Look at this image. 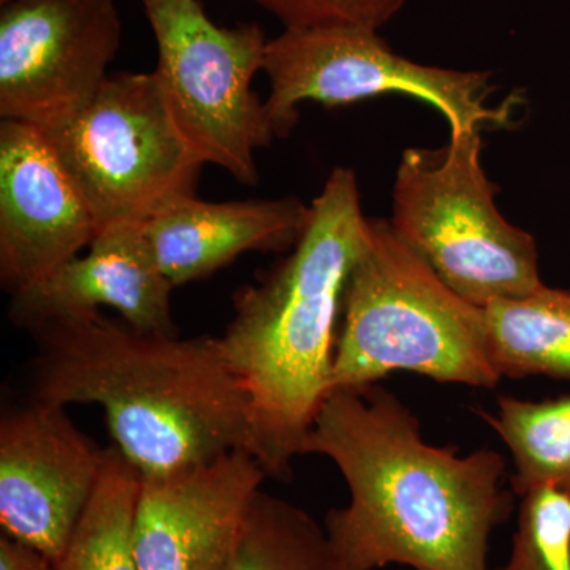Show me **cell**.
Masks as SVG:
<instances>
[{
	"instance_id": "obj_5",
	"label": "cell",
	"mask_w": 570,
	"mask_h": 570,
	"mask_svg": "<svg viewBox=\"0 0 570 570\" xmlns=\"http://www.w3.org/2000/svg\"><path fill=\"white\" fill-rule=\"evenodd\" d=\"M498 193L483 170L482 130L475 129L450 132L438 149H406L393 186L389 223L397 238L479 307L527 298L546 285L535 239L499 213Z\"/></svg>"
},
{
	"instance_id": "obj_9",
	"label": "cell",
	"mask_w": 570,
	"mask_h": 570,
	"mask_svg": "<svg viewBox=\"0 0 570 570\" xmlns=\"http://www.w3.org/2000/svg\"><path fill=\"white\" fill-rule=\"evenodd\" d=\"M122 43L116 0L0 3V116L32 126L77 111Z\"/></svg>"
},
{
	"instance_id": "obj_6",
	"label": "cell",
	"mask_w": 570,
	"mask_h": 570,
	"mask_svg": "<svg viewBox=\"0 0 570 570\" xmlns=\"http://www.w3.org/2000/svg\"><path fill=\"white\" fill-rule=\"evenodd\" d=\"M36 127L100 230L142 223L170 198L197 195L204 164L179 132L154 71L110 75L77 111Z\"/></svg>"
},
{
	"instance_id": "obj_10",
	"label": "cell",
	"mask_w": 570,
	"mask_h": 570,
	"mask_svg": "<svg viewBox=\"0 0 570 570\" xmlns=\"http://www.w3.org/2000/svg\"><path fill=\"white\" fill-rule=\"evenodd\" d=\"M99 449L66 407L32 400L0 420L2 534L59 561L102 475Z\"/></svg>"
},
{
	"instance_id": "obj_17",
	"label": "cell",
	"mask_w": 570,
	"mask_h": 570,
	"mask_svg": "<svg viewBox=\"0 0 570 570\" xmlns=\"http://www.w3.org/2000/svg\"><path fill=\"white\" fill-rule=\"evenodd\" d=\"M475 412L512 453L510 490L517 498L542 485L570 491V395L546 401L499 396L497 414Z\"/></svg>"
},
{
	"instance_id": "obj_11",
	"label": "cell",
	"mask_w": 570,
	"mask_h": 570,
	"mask_svg": "<svg viewBox=\"0 0 570 570\" xmlns=\"http://www.w3.org/2000/svg\"><path fill=\"white\" fill-rule=\"evenodd\" d=\"M265 478L243 449L141 478L134 528L138 569L227 570Z\"/></svg>"
},
{
	"instance_id": "obj_7",
	"label": "cell",
	"mask_w": 570,
	"mask_h": 570,
	"mask_svg": "<svg viewBox=\"0 0 570 570\" xmlns=\"http://www.w3.org/2000/svg\"><path fill=\"white\" fill-rule=\"evenodd\" d=\"M264 71L269 81L266 116L281 140L294 132L305 102L341 107L404 94L436 108L450 132L512 129L521 102L513 96L490 107V71L423 66L397 55L371 29H284L268 41Z\"/></svg>"
},
{
	"instance_id": "obj_14",
	"label": "cell",
	"mask_w": 570,
	"mask_h": 570,
	"mask_svg": "<svg viewBox=\"0 0 570 570\" xmlns=\"http://www.w3.org/2000/svg\"><path fill=\"white\" fill-rule=\"evenodd\" d=\"M309 217L296 197L205 202L179 195L141 223L157 265L175 287L212 276L246 253H288Z\"/></svg>"
},
{
	"instance_id": "obj_2",
	"label": "cell",
	"mask_w": 570,
	"mask_h": 570,
	"mask_svg": "<svg viewBox=\"0 0 570 570\" xmlns=\"http://www.w3.org/2000/svg\"><path fill=\"white\" fill-rule=\"evenodd\" d=\"M32 336V400L102 407L116 448L141 478L246 450L245 392L217 337L140 332L102 311Z\"/></svg>"
},
{
	"instance_id": "obj_4",
	"label": "cell",
	"mask_w": 570,
	"mask_h": 570,
	"mask_svg": "<svg viewBox=\"0 0 570 570\" xmlns=\"http://www.w3.org/2000/svg\"><path fill=\"white\" fill-rule=\"evenodd\" d=\"M396 371L480 389L502 379L490 360L485 309L450 291L387 220L370 219L344 291L332 393Z\"/></svg>"
},
{
	"instance_id": "obj_19",
	"label": "cell",
	"mask_w": 570,
	"mask_h": 570,
	"mask_svg": "<svg viewBox=\"0 0 570 570\" xmlns=\"http://www.w3.org/2000/svg\"><path fill=\"white\" fill-rule=\"evenodd\" d=\"M494 570H570V491L535 487L520 497L508 564Z\"/></svg>"
},
{
	"instance_id": "obj_16",
	"label": "cell",
	"mask_w": 570,
	"mask_h": 570,
	"mask_svg": "<svg viewBox=\"0 0 570 570\" xmlns=\"http://www.w3.org/2000/svg\"><path fill=\"white\" fill-rule=\"evenodd\" d=\"M141 475L116 445L107 449L99 485L56 562L58 570H140L135 557V510Z\"/></svg>"
},
{
	"instance_id": "obj_8",
	"label": "cell",
	"mask_w": 570,
	"mask_h": 570,
	"mask_svg": "<svg viewBox=\"0 0 570 570\" xmlns=\"http://www.w3.org/2000/svg\"><path fill=\"white\" fill-rule=\"evenodd\" d=\"M157 47L154 73L184 140L202 164L258 183L255 151L276 140L253 91L266 39L255 22L224 28L200 0H141Z\"/></svg>"
},
{
	"instance_id": "obj_13",
	"label": "cell",
	"mask_w": 570,
	"mask_h": 570,
	"mask_svg": "<svg viewBox=\"0 0 570 570\" xmlns=\"http://www.w3.org/2000/svg\"><path fill=\"white\" fill-rule=\"evenodd\" d=\"M175 288L157 265L141 223H116L97 234L88 253L11 295L9 317L32 333L105 306L140 332L178 335L171 314Z\"/></svg>"
},
{
	"instance_id": "obj_21",
	"label": "cell",
	"mask_w": 570,
	"mask_h": 570,
	"mask_svg": "<svg viewBox=\"0 0 570 570\" xmlns=\"http://www.w3.org/2000/svg\"><path fill=\"white\" fill-rule=\"evenodd\" d=\"M0 570H58L55 562L40 551L9 538L0 535Z\"/></svg>"
},
{
	"instance_id": "obj_12",
	"label": "cell",
	"mask_w": 570,
	"mask_h": 570,
	"mask_svg": "<svg viewBox=\"0 0 570 570\" xmlns=\"http://www.w3.org/2000/svg\"><path fill=\"white\" fill-rule=\"evenodd\" d=\"M91 208L36 126L0 124V281L10 295L91 246Z\"/></svg>"
},
{
	"instance_id": "obj_1",
	"label": "cell",
	"mask_w": 570,
	"mask_h": 570,
	"mask_svg": "<svg viewBox=\"0 0 570 570\" xmlns=\"http://www.w3.org/2000/svg\"><path fill=\"white\" fill-rule=\"evenodd\" d=\"M309 453L332 460L351 491L325 521L341 570H489L491 532L515 508L501 453L428 444L411 409L377 384L326 397Z\"/></svg>"
},
{
	"instance_id": "obj_15",
	"label": "cell",
	"mask_w": 570,
	"mask_h": 570,
	"mask_svg": "<svg viewBox=\"0 0 570 570\" xmlns=\"http://www.w3.org/2000/svg\"><path fill=\"white\" fill-rule=\"evenodd\" d=\"M485 309L490 360L499 376L570 379V288L543 285Z\"/></svg>"
},
{
	"instance_id": "obj_18",
	"label": "cell",
	"mask_w": 570,
	"mask_h": 570,
	"mask_svg": "<svg viewBox=\"0 0 570 570\" xmlns=\"http://www.w3.org/2000/svg\"><path fill=\"white\" fill-rule=\"evenodd\" d=\"M227 570H341L326 532L284 499L255 494Z\"/></svg>"
},
{
	"instance_id": "obj_22",
	"label": "cell",
	"mask_w": 570,
	"mask_h": 570,
	"mask_svg": "<svg viewBox=\"0 0 570 570\" xmlns=\"http://www.w3.org/2000/svg\"><path fill=\"white\" fill-rule=\"evenodd\" d=\"M7 2V0H0V3Z\"/></svg>"
},
{
	"instance_id": "obj_20",
	"label": "cell",
	"mask_w": 570,
	"mask_h": 570,
	"mask_svg": "<svg viewBox=\"0 0 570 570\" xmlns=\"http://www.w3.org/2000/svg\"><path fill=\"white\" fill-rule=\"evenodd\" d=\"M284 29L360 28L381 31L407 0H250Z\"/></svg>"
},
{
	"instance_id": "obj_3",
	"label": "cell",
	"mask_w": 570,
	"mask_h": 570,
	"mask_svg": "<svg viewBox=\"0 0 570 570\" xmlns=\"http://www.w3.org/2000/svg\"><path fill=\"white\" fill-rule=\"evenodd\" d=\"M367 230L355 174L337 167L287 257L234 295V318L217 341L245 392L246 450L269 478H291L332 393L344 291Z\"/></svg>"
}]
</instances>
